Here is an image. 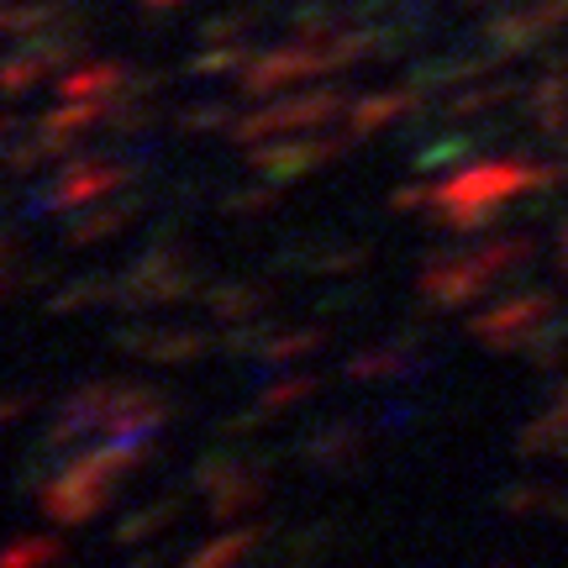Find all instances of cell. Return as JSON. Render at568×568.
Wrapping results in <instances>:
<instances>
[{
    "label": "cell",
    "mask_w": 568,
    "mask_h": 568,
    "mask_svg": "<svg viewBox=\"0 0 568 568\" xmlns=\"http://www.w3.org/2000/svg\"><path fill=\"white\" fill-rule=\"evenodd\" d=\"M53 558H59V537H32L0 552V568H48Z\"/></svg>",
    "instance_id": "cell-1"
},
{
    "label": "cell",
    "mask_w": 568,
    "mask_h": 568,
    "mask_svg": "<svg viewBox=\"0 0 568 568\" xmlns=\"http://www.w3.org/2000/svg\"><path fill=\"white\" fill-rule=\"evenodd\" d=\"M159 521H169V506L142 510V516H126V527L116 531V537H122V542H138V537H148V531H159Z\"/></svg>",
    "instance_id": "cell-2"
}]
</instances>
